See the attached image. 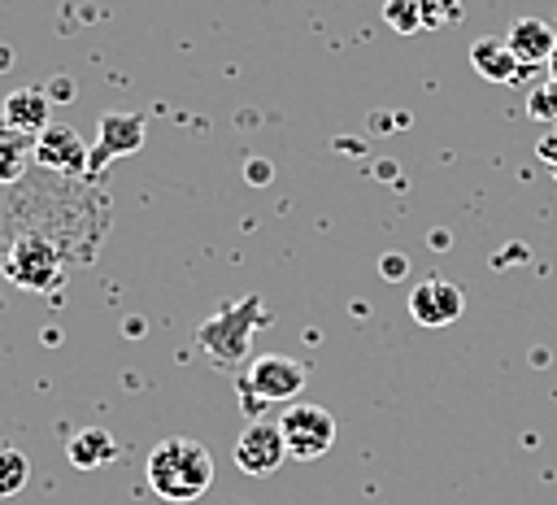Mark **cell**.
<instances>
[{"label": "cell", "mask_w": 557, "mask_h": 505, "mask_svg": "<svg viewBox=\"0 0 557 505\" xmlns=\"http://www.w3.org/2000/svg\"><path fill=\"white\" fill-rule=\"evenodd\" d=\"M144 475H148V488L170 501V505H187V501H200L213 483V453L191 440V435H170L161 440L148 461H144Z\"/></svg>", "instance_id": "6da1fadb"}, {"label": "cell", "mask_w": 557, "mask_h": 505, "mask_svg": "<svg viewBox=\"0 0 557 505\" xmlns=\"http://www.w3.org/2000/svg\"><path fill=\"white\" fill-rule=\"evenodd\" d=\"M239 405L252 414L257 405H292L305 392V366L283 353L252 357V366L239 374Z\"/></svg>", "instance_id": "7a4b0ae2"}, {"label": "cell", "mask_w": 557, "mask_h": 505, "mask_svg": "<svg viewBox=\"0 0 557 505\" xmlns=\"http://www.w3.org/2000/svg\"><path fill=\"white\" fill-rule=\"evenodd\" d=\"M0 270L22 292H52L61 283V253L44 231H26L9 244Z\"/></svg>", "instance_id": "3957f363"}, {"label": "cell", "mask_w": 557, "mask_h": 505, "mask_svg": "<svg viewBox=\"0 0 557 505\" xmlns=\"http://www.w3.org/2000/svg\"><path fill=\"white\" fill-rule=\"evenodd\" d=\"M278 427L287 440V457H300V461H313L335 444V414L322 405H309V401H292L283 409Z\"/></svg>", "instance_id": "277c9868"}, {"label": "cell", "mask_w": 557, "mask_h": 505, "mask_svg": "<svg viewBox=\"0 0 557 505\" xmlns=\"http://www.w3.org/2000/svg\"><path fill=\"white\" fill-rule=\"evenodd\" d=\"M144 135H148L144 113H131V109L100 113V131H96V148H91V161H87V178H100V170L109 161L139 152L144 148Z\"/></svg>", "instance_id": "5b68a950"}, {"label": "cell", "mask_w": 557, "mask_h": 505, "mask_svg": "<svg viewBox=\"0 0 557 505\" xmlns=\"http://www.w3.org/2000/svg\"><path fill=\"white\" fill-rule=\"evenodd\" d=\"M287 461V440H283V427L278 422H265V418H252L239 440H235V466L244 475H274L278 466Z\"/></svg>", "instance_id": "8992f818"}, {"label": "cell", "mask_w": 557, "mask_h": 505, "mask_svg": "<svg viewBox=\"0 0 557 505\" xmlns=\"http://www.w3.org/2000/svg\"><path fill=\"white\" fill-rule=\"evenodd\" d=\"M252 313H257V300L248 296V300H239L235 309H222V313H213L209 322H200L196 340H200L218 361H235V357H244V348H248Z\"/></svg>", "instance_id": "52a82bcc"}, {"label": "cell", "mask_w": 557, "mask_h": 505, "mask_svg": "<svg viewBox=\"0 0 557 505\" xmlns=\"http://www.w3.org/2000/svg\"><path fill=\"white\" fill-rule=\"evenodd\" d=\"M35 161L44 170H57V174H87V161H91V148L83 144V135L65 122H48L39 135H35Z\"/></svg>", "instance_id": "ba28073f"}, {"label": "cell", "mask_w": 557, "mask_h": 505, "mask_svg": "<svg viewBox=\"0 0 557 505\" xmlns=\"http://www.w3.org/2000/svg\"><path fill=\"white\" fill-rule=\"evenodd\" d=\"M461 309H466V296H461V287L448 283V279H422V283L409 292V313H413V322H422V327H453V322L461 318Z\"/></svg>", "instance_id": "9c48e42d"}, {"label": "cell", "mask_w": 557, "mask_h": 505, "mask_svg": "<svg viewBox=\"0 0 557 505\" xmlns=\"http://www.w3.org/2000/svg\"><path fill=\"white\" fill-rule=\"evenodd\" d=\"M0 122L22 131V135H39L52 122V100L44 87H13L0 104Z\"/></svg>", "instance_id": "30bf717a"}, {"label": "cell", "mask_w": 557, "mask_h": 505, "mask_svg": "<svg viewBox=\"0 0 557 505\" xmlns=\"http://www.w3.org/2000/svg\"><path fill=\"white\" fill-rule=\"evenodd\" d=\"M505 44H509V52L518 57V65L531 70V65H548L553 44H557V30H553L544 17H518V22L509 26Z\"/></svg>", "instance_id": "8fae6325"}, {"label": "cell", "mask_w": 557, "mask_h": 505, "mask_svg": "<svg viewBox=\"0 0 557 505\" xmlns=\"http://www.w3.org/2000/svg\"><path fill=\"white\" fill-rule=\"evenodd\" d=\"M470 65H474V74H483L487 83H518V78H522V65H518V57L509 52L505 35H483V39H474V44H470Z\"/></svg>", "instance_id": "7c38bea8"}, {"label": "cell", "mask_w": 557, "mask_h": 505, "mask_svg": "<svg viewBox=\"0 0 557 505\" xmlns=\"http://www.w3.org/2000/svg\"><path fill=\"white\" fill-rule=\"evenodd\" d=\"M65 457H70V466H78V470H100L104 461L117 457V440H113L104 427H83V431L70 435Z\"/></svg>", "instance_id": "4fadbf2b"}, {"label": "cell", "mask_w": 557, "mask_h": 505, "mask_svg": "<svg viewBox=\"0 0 557 505\" xmlns=\"http://www.w3.org/2000/svg\"><path fill=\"white\" fill-rule=\"evenodd\" d=\"M30 161H35V135H22L0 122V187L17 183Z\"/></svg>", "instance_id": "5bb4252c"}, {"label": "cell", "mask_w": 557, "mask_h": 505, "mask_svg": "<svg viewBox=\"0 0 557 505\" xmlns=\"http://www.w3.org/2000/svg\"><path fill=\"white\" fill-rule=\"evenodd\" d=\"M26 479H30V461H26V453L13 448V444H0V501L17 496V492L26 488Z\"/></svg>", "instance_id": "9a60e30c"}, {"label": "cell", "mask_w": 557, "mask_h": 505, "mask_svg": "<svg viewBox=\"0 0 557 505\" xmlns=\"http://www.w3.org/2000/svg\"><path fill=\"white\" fill-rule=\"evenodd\" d=\"M527 118H535V122H557V78L548 74V78H540L531 91H527Z\"/></svg>", "instance_id": "2e32d148"}, {"label": "cell", "mask_w": 557, "mask_h": 505, "mask_svg": "<svg viewBox=\"0 0 557 505\" xmlns=\"http://www.w3.org/2000/svg\"><path fill=\"white\" fill-rule=\"evenodd\" d=\"M383 22H387L396 35H418V30H422L418 0H387V4H383Z\"/></svg>", "instance_id": "e0dca14e"}, {"label": "cell", "mask_w": 557, "mask_h": 505, "mask_svg": "<svg viewBox=\"0 0 557 505\" xmlns=\"http://www.w3.org/2000/svg\"><path fill=\"white\" fill-rule=\"evenodd\" d=\"M418 13H422V30L457 26L461 22V0H418Z\"/></svg>", "instance_id": "ac0fdd59"}, {"label": "cell", "mask_w": 557, "mask_h": 505, "mask_svg": "<svg viewBox=\"0 0 557 505\" xmlns=\"http://www.w3.org/2000/svg\"><path fill=\"white\" fill-rule=\"evenodd\" d=\"M535 152H540V161H548V165H557V131H553V135H544V139L535 144Z\"/></svg>", "instance_id": "d6986e66"}, {"label": "cell", "mask_w": 557, "mask_h": 505, "mask_svg": "<svg viewBox=\"0 0 557 505\" xmlns=\"http://www.w3.org/2000/svg\"><path fill=\"white\" fill-rule=\"evenodd\" d=\"M52 96H57V100H70V96H74V87L65 83V74H57V78H52V87H48V100H52Z\"/></svg>", "instance_id": "ffe728a7"}, {"label": "cell", "mask_w": 557, "mask_h": 505, "mask_svg": "<svg viewBox=\"0 0 557 505\" xmlns=\"http://www.w3.org/2000/svg\"><path fill=\"white\" fill-rule=\"evenodd\" d=\"M383 274H387V279H400V274H405V261H400V257H383Z\"/></svg>", "instance_id": "44dd1931"}, {"label": "cell", "mask_w": 557, "mask_h": 505, "mask_svg": "<svg viewBox=\"0 0 557 505\" xmlns=\"http://www.w3.org/2000/svg\"><path fill=\"white\" fill-rule=\"evenodd\" d=\"M248 178H257V183H261V178H270V165H261V161H252V165H248Z\"/></svg>", "instance_id": "7402d4cb"}, {"label": "cell", "mask_w": 557, "mask_h": 505, "mask_svg": "<svg viewBox=\"0 0 557 505\" xmlns=\"http://www.w3.org/2000/svg\"><path fill=\"white\" fill-rule=\"evenodd\" d=\"M548 74L557 78V44H553V57H548Z\"/></svg>", "instance_id": "603a6c76"}, {"label": "cell", "mask_w": 557, "mask_h": 505, "mask_svg": "<svg viewBox=\"0 0 557 505\" xmlns=\"http://www.w3.org/2000/svg\"><path fill=\"white\" fill-rule=\"evenodd\" d=\"M4 65H13V52H4V48H0V70H4Z\"/></svg>", "instance_id": "cb8c5ba5"}, {"label": "cell", "mask_w": 557, "mask_h": 505, "mask_svg": "<svg viewBox=\"0 0 557 505\" xmlns=\"http://www.w3.org/2000/svg\"><path fill=\"white\" fill-rule=\"evenodd\" d=\"M553 131H557V122H553Z\"/></svg>", "instance_id": "d4e9b609"}, {"label": "cell", "mask_w": 557, "mask_h": 505, "mask_svg": "<svg viewBox=\"0 0 557 505\" xmlns=\"http://www.w3.org/2000/svg\"><path fill=\"white\" fill-rule=\"evenodd\" d=\"M553 174H557V165H553Z\"/></svg>", "instance_id": "484cf974"}]
</instances>
